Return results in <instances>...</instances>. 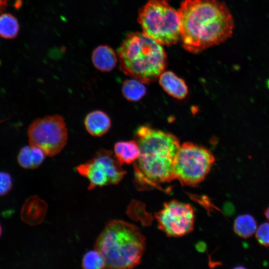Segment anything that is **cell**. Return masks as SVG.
<instances>
[{"label": "cell", "instance_id": "cb8c5ba5", "mask_svg": "<svg viewBox=\"0 0 269 269\" xmlns=\"http://www.w3.org/2000/svg\"><path fill=\"white\" fill-rule=\"evenodd\" d=\"M1 233H2V229H1V226L0 225V237L1 235Z\"/></svg>", "mask_w": 269, "mask_h": 269}, {"label": "cell", "instance_id": "44dd1931", "mask_svg": "<svg viewBox=\"0 0 269 269\" xmlns=\"http://www.w3.org/2000/svg\"><path fill=\"white\" fill-rule=\"evenodd\" d=\"M12 186V180L9 174L0 172V196L8 193Z\"/></svg>", "mask_w": 269, "mask_h": 269}, {"label": "cell", "instance_id": "9a60e30c", "mask_svg": "<svg viewBox=\"0 0 269 269\" xmlns=\"http://www.w3.org/2000/svg\"><path fill=\"white\" fill-rule=\"evenodd\" d=\"M45 155L41 149L29 144L21 148L18 154L17 160L22 168L34 169L42 163Z\"/></svg>", "mask_w": 269, "mask_h": 269}, {"label": "cell", "instance_id": "52a82bcc", "mask_svg": "<svg viewBox=\"0 0 269 269\" xmlns=\"http://www.w3.org/2000/svg\"><path fill=\"white\" fill-rule=\"evenodd\" d=\"M29 144L41 149L48 156L59 153L68 139V129L64 118L59 115L47 116L34 120L29 126Z\"/></svg>", "mask_w": 269, "mask_h": 269}, {"label": "cell", "instance_id": "d6986e66", "mask_svg": "<svg viewBox=\"0 0 269 269\" xmlns=\"http://www.w3.org/2000/svg\"><path fill=\"white\" fill-rule=\"evenodd\" d=\"M82 267L85 269L106 268V263L102 254L97 250L87 252L82 259Z\"/></svg>", "mask_w": 269, "mask_h": 269}, {"label": "cell", "instance_id": "2e32d148", "mask_svg": "<svg viewBox=\"0 0 269 269\" xmlns=\"http://www.w3.org/2000/svg\"><path fill=\"white\" fill-rule=\"evenodd\" d=\"M255 218L250 214H242L235 219L233 225L234 231L239 237L249 238L252 237L257 229Z\"/></svg>", "mask_w": 269, "mask_h": 269}, {"label": "cell", "instance_id": "603a6c76", "mask_svg": "<svg viewBox=\"0 0 269 269\" xmlns=\"http://www.w3.org/2000/svg\"><path fill=\"white\" fill-rule=\"evenodd\" d=\"M264 215L266 218L269 221V206L265 210Z\"/></svg>", "mask_w": 269, "mask_h": 269}, {"label": "cell", "instance_id": "3957f363", "mask_svg": "<svg viewBox=\"0 0 269 269\" xmlns=\"http://www.w3.org/2000/svg\"><path fill=\"white\" fill-rule=\"evenodd\" d=\"M145 246V237L138 227L122 220H112L98 237L95 249L104 257L106 268L128 269L140 263Z\"/></svg>", "mask_w": 269, "mask_h": 269}, {"label": "cell", "instance_id": "e0dca14e", "mask_svg": "<svg viewBox=\"0 0 269 269\" xmlns=\"http://www.w3.org/2000/svg\"><path fill=\"white\" fill-rule=\"evenodd\" d=\"M122 92L127 100L137 102L145 95L146 88L143 83L137 79H127L122 84Z\"/></svg>", "mask_w": 269, "mask_h": 269}, {"label": "cell", "instance_id": "ba28073f", "mask_svg": "<svg viewBox=\"0 0 269 269\" xmlns=\"http://www.w3.org/2000/svg\"><path fill=\"white\" fill-rule=\"evenodd\" d=\"M111 150L100 149L93 157L76 167L77 172L89 181V190L118 184L126 171Z\"/></svg>", "mask_w": 269, "mask_h": 269}, {"label": "cell", "instance_id": "5bb4252c", "mask_svg": "<svg viewBox=\"0 0 269 269\" xmlns=\"http://www.w3.org/2000/svg\"><path fill=\"white\" fill-rule=\"evenodd\" d=\"M114 151L116 157L122 165L134 162L140 153L136 140L118 141L115 144Z\"/></svg>", "mask_w": 269, "mask_h": 269}, {"label": "cell", "instance_id": "7402d4cb", "mask_svg": "<svg viewBox=\"0 0 269 269\" xmlns=\"http://www.w3.org/2000/svg\"><path fill=\"white\" fill-rule=\"evenodd\" d=\"M11 0H0V13L3 12L6 8L8 3Z\"/></svg>", "mask_w": 269, "mask_h": 269}, {"label": "cell", "instance_id": "4fadbf2b", "mask_svg": "<svg viewBox=\"0 0 269 269\" xmlns=\"http://www.w3.org/2000/svg\"><path fill=\"white\" fill-rule=\"evenodd\" d=\"M92 61L97 69L104 72H110L117 65V56L110 46L100 45L93 51Z\"/></svg>", "mask_w": 269, "mask_h": 269}, {"label": "cell", "instance_id": "7a4b0ae2", "mask_svg": "<svg viewBox=\"0 0 269 269\" xmlns=\"http://www.w3.org/2000/svg\"><path fill=\"white\" fill-rule=\"evenodd\" d=\"M135 134L140 150L134 163L137 185L153 186L174 180L173 162L180 146L178 138L147 126L139 127Z\"/></svg>", "mask_w": 269, "mask_h": 269}, {"label": "cell", "instance_id": "8fae6325", "mask_svg": "<svg viewBox=\"0 0 269 269\" xmlns=\"http://www.w3.org/2000/svg\"><path fill=\"white\" fill-rule=\"evenodd\" d=\"M84 123L87 131L94 136L104 135L110 130L112 126L110 117L101 110H94L88 113Z\"/></svg>", "mask_w": 269, "mask_h": 269}, {"label": "cell", "instance_id": "6da1fadb", "mask_svg": "<svg viewBox=\"0 0 269 269\" xmlns=\"http://www.w3.org/2000/svg\"><path fill=\"white\" fill-rule=\"evenodd\" d=\"M184 48L194 54L225 42L232 35L233 17L218 0H184L178 10Z\"/></svg>", "mask_w": 269, "mask_h": 269}, {"label": "cell", "instance_id": "277c9868", "mask_svg": "<svg viewBox=\"0 0 269 269\" xmlns=\"http://www.w3.org/2000/svg\"><path fill=\"white\" fill-rule=\"evenodd\" d=\"M118 56L121 70L143 83L157 80L167 65L162 45L143 32L128 34L118 49Z\"/></svg>", "mask_w": 269, "mask_h": 269}, {"label": "cell", "instance_id": "ffe728a7", "mask_svg": "<svg viewBox=\"0 0 269 269\" xmlns=\"http://www.w3.org/2000/svg\"><path fill=\"white\" fill-rule=\"evenodd\" d=\"M255 236L259 244L269 247V222L260 225L257 229Z\"/></svg>", "mask_w": 269, "mask_h": 269}, {"label": "cell", "instance_id": "5b68a950", "mask_svg": "<svg viewBox=\"0 0 269 269\" xmlns=\"http://www.w3.org/2000/svg\"><path fill=\"white\" fill-rule=\"evenodd\" d=\"M142 32L161 45H170L181 39L178 11L167 0H149L138 12Z\"/></svg>", "mask_w": 269, "mask_h": 269}, {"label": "cell", "instance_id": "8992f818", "mask_svg": "<svg viewBox=\"0 0 269 269\" xmlns=\"http://www.w3.org/2000/svg\"><path fill=\"white\" fill-rule=\"evenodd\" d=\"M215 161L214 155L208 148L192 142H184L174 158V180L182 186H196L209 174Z\"/></svg>", "mask_w": 269, "mask_h": 269}, {"label": "cell", "instance_id": "30bf717a", "mask_svg": "<svg viewBox=\"0 0 269 269\" xmlns=\"http://www.w3.org/2000/svg\"><path fill=\"white\" fill-rule=\"evenodd\" d=\"M47 209L46 203L36 195L28 198L21 210L22 220L30 225H37L44 220Z\"/></svg>", "mask_w": 269, "mask_h": 269}, {"label": "cell", "instance_id": "7c38bea8", "mask_svg": "<svg viewBox=\"0 0 269 269\" xmlns=\"http://www.w3.org/2000/svg\"><path fill=\"white\" fill-rule=\"evenodd\" d=\"M158 78L162 89L173 98L181 100L187 95L188 87L185 81L174 73L163 72Z\"/></svg>", "mask_w": 269, "mask_h": 269}, {"label": "cell", "instance_id": "ac0fdd59", "mask_svg": "<svg viewBox=\"0 0 269 269\" xmlns=\"http://www.w3.org/2000/svg\"><path fill=\"white\" fill-rule=\"evenodd\" d=\"M18 20L13 15L4 13L0 15V36L5 39L15 38L19 31Z\"/></svg>", "mask_w": 269, "mask_h": 269}, {"label": "cell", "instance_id": "9c48e42d", "mask_svg": "<svg viewBox=\"0 0 269 269\" xmlns=\"http://www.w3.org/2000/svg\"><path fill=\"white\" fill-rule=\"evenodd\" d=\"M155 218L159 229L167 236L180 237L193 231L195 215L191 205L173 200L165 203Z\"/></svg>", "mask_w": 269, "mask_h": 269}]
</instances>
